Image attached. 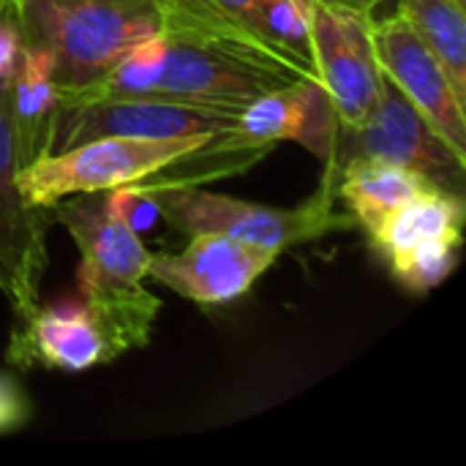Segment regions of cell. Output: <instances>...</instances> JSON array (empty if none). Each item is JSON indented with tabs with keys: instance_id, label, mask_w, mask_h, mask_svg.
<instances>
[{
	"instance_id": "obj_1",
	"label": "cell",
	"mask_w": 466,
	"mask_h": 466,
	"mask_svg": "<svg viewBox=\"0 0 466 466\" xmlns=\"http://www.w3.org/2000/svg\"><path fill=\"white\" fill-rule=\"evenodd\" d=\"M22 46L52 57L60 104L96 87L139 41L172 33L164 0H11Z\"/></svg>"
},
{
	"instance_id": "obj_2",
	"label": "cell",
	"mask_w": 466,
	"mask_h": 466,
	"mask_svg": "<svg viewBox=\"0 0 466 466\" xmlns=\"http://www.w3.org/2000/svg\"><path fill=\"white\" fill-rule=\"evenodd\" d=\"M79 248L76 287L115 358L147 347L161 298L147 287L150 251L106 205V194H74L49 208Z\"/></svg>"
},
{
	"instance_id": "obj_3",
	"label": "cell",
	"mask_w": 466,
	"mask_h": 466,
	"mask_svg": "<svg viewBox=\"0 0 466 466\" xmlns=\"http://www.w3.org/2000/svg\"><path fill=\"white\" fill-rule=\"evenodd\" d=\"M147 194H153L158 216L180 235L191 238L218 232L279 254L292 246L319 240L336 229L355 227L350 213L336 210V183L328 177L319 194L298 208H268L227 194H213L199 186H164Z\"/></svg>"
},
{
	"instance_id": "obj_4",
	"label": "cell",
	"mask_w": 466,
	"mask_h": 466,
	"mask_svg": "<svg viewBox=\"0 0 466 466\" xmlns=\"http://www.w3.org/2000/svg\"><path fill=\"white\" fill-rule=\"evenodd\" d=\"M221 134L145 139V137H98L68 150L49 153L35 164L16 169L22 197L33 208H52L74 194H96L142 183L175 161L202 150Z\"/></svg>"
},
{
	"instance_id": "obj_5",
	"label": "cell",
	"mask_w": 466,
	"mask_h": 466,
	"mask_svg": "<svg viewBox=\"0 0 466 466\" xmlns=\"http://www.w3.org/2000/svg\"><path fill=\"white\" fill-rule=\"evenodd\" d=\"M300 79L314 76L229 38H167L164 60L147 96L243 109L254 98Z\"/></svg>"
},
{
	"instance_id": "obj_6",
	"label": "cell",
	"mask_w": 466,
	"mask_h": 466,
	"mask_svg": "<svg viewBox=\"0 0 466 466\" xmlns=\"http://www.w3.org/2000/svg\"><path fill=\"white\" fill-rule=\"evenodd\" d=\"M350 158L390 161L423 175L448 194L464 197L466 158L437 134L388 76H382L380 98L369 117L352 128H339L336 153L325 177L336 183L339 167Z\"/></svg>"
},
{
	"instance_id": "obj_7",
	"label": "cell",
	"mask_w": 466,
	"mask_h": 466,
	"mask_svg": "<svg viewBox=\"0 0 466 466\" xmlns=\"http://www.w3.org/2000/svg\"><path fill=\"white\" fill-rule=\"evenodd\" d=\"M303 5L314 76L333 106L339 126L352 128L374 109L385 76L371 38L374 14L333 0H303Z\"/></svg>"
},
{
	"instance_id": "obj_8",
	"label": "cell",
	"mask_w": 466,
	"mask_h": 466,
	"mask_svg": "<svg viewBox=\"0 0 466 466\" xmlns=\"http://www.w3.org/2000/svg\"><path fill=\"white\" fill-rule=\"evenodd\" d=\"M238 115L240 109L194 104L167 96L87 98L60 106L52 153L98 137L172 139L197 134H238Z\"/></svg>"
},
{
	"instance_id": "obj_9",
	"label": "cell",
	"mask_w": 466,
	"mask_h": 466,
	"mask_svg": "<svg viewBox=\"0 0 466 466\" xmlns=\"http://www.w3.org/2000/svg\"><path fill=\"white\" fill-rule=\"evenodd\" d=\"M11 79H0V292L16 319L41 306V276L46 268L49 208H33L16 183V150L8 120Z\"/></svg>"
},
{
	"instance_id": "obj_10",
	"label": "cell",
	"mask_w": 466,
	"mask_h": 466,
	"mask_svg": "<svg viewBox=\"0 0 466 466\" xmlns=\"http://www.w3.org/2000/svg\"><path fill=\"white\" fill-rule=\"evenodd\" d=\"M371 38L382 74L437 128V134L466 158L464 98L451 85L434 52L401 14L374 19Z\"/></svg>"
},
{
	"instance_id": "obj_11",
	"label": "cell",
	"mask_w": 466,
	"mask_h": 466,
	"mask_svg": "<svg viewBox=\"0 0 466 466\" xmlns=\"http://www.w3.org/2000/svg\"><path fill=\"white\" fill-rule=\"evenodd\" d=\"M276 257L273 248L202 232L180 254H150L147 279L199 306H221L246 295Z\"/></svg>"
},
{
	"instance_id": "obj_12",
	"label": "cell",
	"mask_w": 466,
	"mask_h": 466,
	"mask_svg": "<svg viewBox=\"0 0 466 466\" xmlns=\"http://www.w3.org/2000/svg\"><path fill=\"white\" fill-rule=\"evenodd\" d=\"M8 360L19 369L87 371L115 360V352L85 303L68 300L46 309L38 306L30 317L19 319L8 341Z\"/></svg>"
},
{
	"instance_id": "obj_13",
	"label": "cell",
	"mask_w": 466,
	"mask_h": 466,
	"mask_svg": "<svg viewBox=\"0 0 466 466\" xmlns=\"http://www.w3.org/2000/svg\"><path fill=\"white\" fill-rule=\"evenodd\" d=\"M60 90L52 76V57L41 49L22 46L8 87V120L19 167L35 164L52 153Z\"/></svg>"
},
{
	"instance_id": "obj_14",
	"label": "cell",
	"mask_w": 466,
	"mask_h": 466,
	"mask_svg": "<svg viewBox=\"0 0 466 466\" xmlns=\"http://www.w3.org/2000/svg\"><path fill=\"white\" fill-rule=\"evenodd\" d=\"M431 191L442 188L412 169L377 158H350L339 167L336 177V194L347 202L350 216L366 232H371L388 213Z\"/></svg>"
},
{
	"instance_id": "obj_15",
	"label": "cell",
	"mask_w": 466,
	"mask_h": 466,
	"mask_svg": "<svg viewBox=\"0 0 466 466\" xmlns=\"http://www.w3.org/2000/svg\"><path fill=\"white\" fill-rule=\"evenodd\" d=\"M172 14V33L167 38H194L213 35L259 49L306 76H314L309 66L287 55L265 30L259 0H164ZM317 79V76H314Z\"/></svg>"
},
{
	"instance_id": "obj_16",
	"label": "cell",
	"mask_w": 466,
	"mask_h": 466,
	"mask_svg": "<svg viewBox=\"0 0 466 466\" xmlns=\"http://www.w3.org/2000/svg\"><path fill=\"white\" fill-rule=\"evenodd\" d=\"M464 197L431 191L388 213L369 238L382 257H390L431 238H464Z\"/></svg>"
},
{
	"instance_id": "obj_17",
	"label": "cell",
	"mask_w": 466,
	"mask_h": 466,
	"mask_svg": "<svg viewBox=\"0 0 466 466\" xmlns=\"http://www.w3.org/2000/svg\"><path fill=\"white\" fill-rule=\"evenodd\" d=\"M319 90L322 85L317 79H300L254 98L238 115V134L254 145L270 147L287 139L303 142Z\"/></svg>"
},
{
	"instance_id": "obj_18",
	"label": "cell",
	"mask_w": 466,
	"mask_h": 466,
	"mask_svg": "<svg viewBox=\"0 0 466 466\" xmlns=\"http://www.w3.org/2000/svg\"><path fill=\"white\" fill-rule=\"evenodd\" d=\"M466 5L461 0H399L410 27L442 63L451 85L466 101Z\"/></svg>"
},
{
	"instance_id": "obj_19",
	"label": "cell",
	"mask_w": 466,
	"mask_h": 466,
	"mask_svg": "<svg viewBox=\"0 0 466 466\" xmlns=\"http://www.w3.org/2000/svg\"><path fill=\"white\" fill-rule=\"evenodd\" d=\"M461 240L464 238H431L412 248L396 251L385 259H388L396 281L404 289H410L415 295H426L453 273V268L459 262Z\"/></svg>"
},
{
	"instance_id": "obj_20",
	"label": "cell",
	"mask_w": 466,
	"mask_h": 466,
	"mask_svg": "<svg viewBox=\"0 0 466 466\" xmlns=\"http://www.w3.org/2000/svg\"><path fill=\"white\" fill-rule=\"evenodd\" d=\"M104 194H106L109 210L123 224H128L137 235L147 232L156 224V218H161L158 216V208H156V199L147 191H139L134 186H120V188H109Z\"/></svg>"
},
{
	"instance_id": "obj_21",
	"label": "cell",
	"mask_w": 466,
	"mask_h": 466,
	"mask_svg": "<svg viewBox=\"0 0 466 466\" xmlns=\"http://www.w3.org/2000/svg\"><path fill=\"white\" fill-rule=\"evenodd\" d=\"M30 418V401L22 393V388L0 374V434L16 431Z\"/></svg>"
},
{
	"instance_id": "obj_22",
	"label": "cell",
	"mask_w": 466,
	"mask_h": 466,
	"mask_svg": "<svg viewBox=\"0 0 466 466\" xmlns=\"http://www.w3.org/2000/svg\"><path fill=\"white\" fill-rule=\"evenodd\" d=\"M19 55H22V41H19L14 19L5 11V14H0V79L14 76Z\"/></svg>"
},
{
	"instance_id": "obj_23",
	"label": "cell",
	"mask_w": 466,
	"mask_h": 466,
	"mask_svg": "<svg viewBox=\"0 0 466 466\" xmlns=\"http://www.w3.org/2000/svg\"><path fill=\"white\" fill-rule=\"evenodd\" d=\"M333 3H344V5H350V8H358V11L374 14V8H380L385 0H333Z\"/></svg>"
},
{
	"instance_id": "obj_24",
	"label": "cell",
	"mask_w": 466,
	"mask_h": 466,
	"mask_svg": "<svg viewBox=\"0 0 466 466\" xmlns=\"http://www.w3.org/2000/svg\"><path fill=\"white\" fill-rule=\"evenodd\" d=\"M8 3H11V0H0V8L5 11V8H8Z\"/></svg>"
},
{
	"instance_id": "obj_25",
	"label": "cell",
	"mask_w": 466,
	"mask_h": 466,
	"mask_svg": "<svg viewBox=\"0 0 466 466\" xmlns=\"http://www.w3.org/2000/svg\"><path fill=\"white\" fill-rule=\"evenodd\" d=\"M0 14H5V11H3V8H0Z\"/></svg>"
},
{
	"instance_id": "obj_26",
	"label": "cell",
	"mask_w": 466,
	"mask_h": 466,
	"mask_svg": "<svg viewBox=\"0 0 466 466\" xmlns=\"http://www.w3.org/2000/svg\"><path fill=\"white\" fill-rule=\"evenodd\" d=\"M461 3H464V5H466V0H461Z\"/></svg>"
}]
</instances>
